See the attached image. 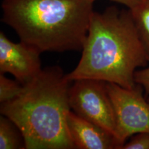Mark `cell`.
<instances>
[{"instance_id":"1","label":"cell","mask_w":149,"mask_h":149,"mask_svg":"<svg viewBox=\"0 0 149 149\" xmlns=\"http://www.w3.org/2000/svg\"><path fill=\"white\" fill-rule=\"evenodd\" d=\"M81 51L77 66L66 74L71 81L95 79L132 88L136 69L149 62L130 9L116 6L93 12Z\"/></svg>"},{"instance_id":"2","label":"cell","mask_w":149,"mask_h":149,"mask_svg":"<svg viewBox=\"0 0 149 149\" xmlns=\"http://www.w3.org/2000/svg\"><path fill=\"white\" fill-rule=\"evenodd\" d=\"M71 82L59 66L48 67L17 97L1 104L0 113L19 128L26 149L74 148L66 124Z\"/></svg>"},{"instance_id":"3","label":"cell","mask_w":149,"mask_h":149,"mask_svg":"<svg viewBox=\"0 0 149 149\" xmlns=\"http://www.w3.org/2000/svg\"><path fill=\"white\" fill-rule=\"evenodd\" d=\"M93 0H3L2 22L41 53L80 51L93 13Z\"/></svg>"},{"instance_id":"4","label":"cell","mask_w":149,"mask_h":149,"mask_svg":"<svg viewBox=\"0 0 149 149\" xmlns=\"http://www.w3.org/2000/svg\"><path fill=\"white\" fill-rule=\"evenodd\" d=\"M107 86L115 112V137L119 149H122L128 137L149 132V101L143 95L144 88L138 84L132 88L109 82Z\"/></svg>"},{"instance_id":"5","label":"cell","mask_w":149,"mask_h":149,"mask_svg":"<svg viewBox=\"0 0 149 149\" xmlns=\"http://www.w3.org/2000/svg\"><path fill=\"white\" fill-rule=\"evenodd\" d=\"M73 81L69 90L71 111L115 136V112L107 81L95 79H79Z\"/></svg>"},{"instance_id":"6","label":"cell","mask_w":149,"mask_h":149,"mask_svg":"<svg viewBox=\"0 0 149 149\" xmlns=\"http://www.w3.org/2000/svg\"><path fill=\"white\" fill-rule=\"evenodd\" d=\"M41 53L34 46L13 42L0 33V73L11 74L21 84L31 82L42 70Z\"/></svg>"},{"instance_id":"7","label":"cell","mask_w":149,"mask_h":149,"mask_svg":"<svg viewBox=\"0 0 149 149\" xmlns=\"http://www.w3.org/2000/svg\"><path fill=\"white\" fill-rule=\"evenodd\" d=\"M66 124L74 148H119L118 142L113 134L79 117L71 110L67 115Z\"/></svg>"},{"instance_id":"8","label":"cell","mask_w":149,"mask_h":149,"mask_svg":"<svg viewBox=\"0 0 149 149\" xmlns=\"http://www.w3.org/2000/svg\"><path fill=\"white\" fill-rule=\"evenodd\" d=\"M26 148L22 131L10 118L0 117V149Z\"/></svg>"},{"instance_id":"9","label":"cell","mask_w":149,"mask_h":149,"mask_svg":"<svg viewBox=\"0 0 149 149\" xmlns=\"http://www.w3.org/2000/svg\"><path fill=\"white\" fill-rule=\"evenodd\" d=\"M130 10L149 61V0H141L138 5Z\"/></svg>"},{"instance_id":"10","label":"cell","mask_w":149,"mask_h":149,"mask_svg":"<svg viewBox=\"0 0 149 149\" xmlns=\"http://www.w3.org/2000/svg\"><path fill=\"white\" fill-rule=\"evenodd\" d=\"M23 85L18 81L8 79L4 74H0V102L11 101L21 94Z\"/></svg>"},{"instance_id":"11","label":"cell","mask_w":149,"mask_h":149,"mask_svg":"<svg viewBox=\"0 0 149 149\" xmlns=\"http://www.w3.org/2000/svg\"><path fill=\"white\" fill-rule=\"evenodd\" d=\"M122 149H149V132H141L131 136Z\"/></svg>"},{"instance_id":"12","label":"cell","mask_w":149,"mask_h":149,"mask_svg":"<svg viewBox=\"0 0 149 149\" xmlns=\"http://www.w3.org/2000/svg\"><path fill=\"white\" fill-rule=\"evenodd\" d=\"M134 79L136 84H140L144 88L145 97L149 100V67L142 70H136Z\"/></svg>"},{"instance_id":"13","label":"cell","mask_w":149,"mask_h":149,"mask_svg":"<svg viewBox=\"0 0 149 149\" xmlns=\"http://www.w3.org/2000/svg\"><path fill=\"white\" fill-rule=\"evenodd\" d=\"M93 1H95V0H93ZM111 1L126 6L128 9H132L134 7H135L136 6L138 5L141 0H111Z\"/></svg>"}]
</instances>
